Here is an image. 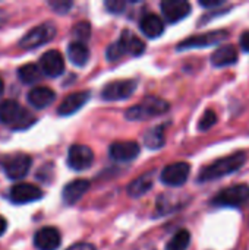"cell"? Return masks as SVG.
Returning <instances> with one entry per match:
<instances>
[{"label":"cell","mask_w":249,"mask_h":250,"mask_svg":"<svg viewBox=\"0 0 249 250\" xmlns=\"http://www.w3.org/2000/svg\"><path fill=\"white\" fill-rule=\"evenodd\" d=\"M245 161H247V155L244 152H236L229 157L220 158L200 171L198 182L205 183V182H211V180H217L225 176H229L238 171L245 164Z\"/></svg>","instance_id":"1"},{"label":"cell","mask_w":249,"mask_h":250,"mask_svg":"<svg viewBox=\"0 0 249 250\" xmlns=\"http://www.w3.org/2000/svg\"><path fill=\"white\" fill-rule=\"evenodd\" d=\"M0 123L13 130L28 129L35 123L34 116L15 100H4L0 103Z\"/></svg>","instance_id":"2"},{"label":"cell","mask_w":249,"mask_h":250,"mask_svg":"<svg viewBox=\"0 0 249 250\" xmlns=\"http://www.w3.org/2000/svg\"><path fill=\"white\" fill-rule=\"evenodd\" d=\"M166 111H169V103L166 100L154 97V95H148L139 104L128 108L125 116L128 120L138 122V120H147V119L164 114Z\"/></svg>","instance_id":"3"},{"label":"cell","mask_w":249,"mask_h":250,"mask_svg":"<svg viewBox=\"0 0 249 250\" xmlns=\"http://www.w3.org/2000/svg\"><path fill=\"white\" fill-rule=\"evenodd\" d=\"M56 35V26L51 22H44L28 31L19 41V47L23 50H32L50 42Z\"/></svg>","instance_id":"4"},{"label":"cell","mask_w":249,"mask_h":250,"mask_svg":"<svg viewBox=\"0 0 249 250\" xmlns=\"http://www.w3.org/2000/svg\"><path fill=\"white\" fill-rule=\"evenodd\" d=\"M249 201L248 185H236L227 189H223L213 198V204L216 207H232L239 208Z\"/></svg>","instance_id":"5"},{"label":"cell","mask_w":249,"mask_h":250,"mask_svg":"<svg viewBox=\"0 0 249 250\" xmlns=\"http://www.w3.org/2000/svg\"><path fill=\"white\" fill-rule=\"evenodd\" d=\"M31 167V157L22 152H16L13 155H9L3 161V170L4 174L10 180H19L23 179Z\"/></svg>","instance_id":"6"},{"label":"cell","mask_w":249,"mask_h":250,"mask_svg":"<svg viewBox=\"0 0 249 250\" xmlns=\"http://www.w3.org/2000/svg\"><path fill=\"white\" fill-rule=\"evenodd\" d=\"M226 38H227V31H223V29L211 31V32H205V34H201V35H194V37H189V38L183 40L182 42L178 44V50L204 48V47L220 44Z\"/></svg>","instance_id":"7"},{"label":"cell","mask_w":249,"mask_h":250,"mask_svg":"<svg viewBox=\"0 0 249 250\" xmlns=\"http://www.w3.org/2000/svg\"><path fill=\"white\" fill-rule=\"evenodd\" d=\"M136 91L135 81H113L107 83L101 91V98L106 101H122L129 98Z\"/></svg>","instance_id":"8"},{"label":"cell","mask_w":249,"mask_h":250,"mask_svg":"<svg viewBox=\"0 0 249 250\" xmlns=\"http://www.w3.org/2000/svg\"><path fill=\"white\" fill-rule=\"evenodd\" d=\"M94 161V152L87 145H72L68 151V166L75 171H84L91 167Z\"/></svg>","instance_id":"9"},{"label":"cell","mask_w":249,"mask_h":250,"mask_svg":"<svg viewBox=\"0 0 249 250\" xmlns=\"http://www.w3.org/2000/svg\"><path fill=\"white\" fill-rule=\"evenodd\" d=\"M191 173V166L188 163H173L163 168L160 179L166 186L179 188L186 183Z\"/></svg>","instance_id":"10"},{"label":"cell","mask_w":249,"mask_h":250,"mask_svg":"<svg viewBox=\"0 0 249 250\" xmlns=\"http://www.w3.org/2000/svg\"><path fill=\"white\" fill-rule=\"evenodd\" d=\"M43 190L31 183H18L15 186H12L10 192H9V199L13 204H31V202H37L43 198Z\"/></svg>","instance_id":"11"},{"label":"cell","mask_w":249,"mask_h":250,"mask_svg":"<svg viewBox=\"0 0 249 250\" xmlns=\"http://www.w3.org/2000/svg\"><path fill=\"white\" fill-rule=\"evenodd\" d=\"M40 69L45 76L57 78L65 72V59L60 51L48 50L40 59Z\"/></svg>","instance_id":"12"},{"label":"cell","mask_w":249,"mask_h":250,"mask_svg":"<svg viewBox=\"0 0 249 250\" xmlns=\"http://www.w3.org/2000/svg\"><path fill=\"white\" fill-rule=\"evenodd\" d=\"M141 152L139 144L134 141H122V142H113L109 148L110 157L117 163H129L134 161Z\"/></svg>","instance_id":"13"},{"label":"cell","mask_w":249,"mask_h":250,"mask_svg":"<svg viewBox=\"0 0 249 250\" xmlns=\"http://www.w3.org/2000/svg\"><path fill=\"white\" fill-rule=\"evenodd\" d=\"M161 12L169 23H176L191 13V4L185 0H164L161 1Z\"/></svg>","instance_id":"14"},{"label":"cell","mask_w":249,"mask_h":250,"mask_svg":"<svg viewBox=\"0 0 249 250\" xmlns=\"http://www.w3.org/2000/svg\"><path fill=\"white\" fill-rule=\"evenodd\" d=\"M62 243V236L54 227H43L34 236V246L37 250H56Z\"/></svg>","instance_id":"15"},{"label":"cell","mask_w":249,"mask_h":250,"mask_svg":"<svg viewBox=\"0 0 249 250\" xmlns=\"http://www.w3.org/2000/svg\"><path fill=\"white\" fill-rule=\"evenodd\" d=\"M90 100V92L88 91H79V92H72L69 94L59 105L57 108V114L68 117L73 113H76L78 110H81L87 101Z\"/></svg>","instance_id":"16"},{"label":"cell","mask_w":249,"mask_h":250,"mask_svg":"<svg viewBox=\"0 0 249 250\" xmlns=\"http://www.w3.org/2000/svg\"><path fill=\"white\" fill-rule=\"evenodd\" d=\"M26 100H28L29 105H32L34 108L43 110L54 103L56 92L48 86H35L28 92Z\"/></svg>","instance_id":"17"},{"label":"cell","mask_w":249,"mask_h":250,"mask_svg":"<svg viewBox=\"0 0 249 250\" xmlns=\"http://www.w3.org/2000/svg\"><path fill=\"white\" fill-rule=\"evenodd\" d=\"M90 189V182L85 180V179H76L70 183H68L65 188H63V192H62V198L65 201V204L68 205H73L76 204Z\"/></svg>","instance_id":"18"},{"label":"cell","mask_w":249,"mask_h":250,"mask_svg":"<svg viewBox=\"0 0 249 250\" xmlns=\"http://www.w3.org/2000/svg\"><path fill=\"white\" fill-rule=\"evenodd\" d=\"M139 29L142 34L148 38H157L163 34L164 31V22L163 19L156 15V13H147L141 22H139Z\"/></svg>","instance_id":"19"},{"label":"cell","mask_w":249,"mask_h":250,"mask_svg":"<svg viewBox=\"0 0 249 250\" xmlns=\"http://www.w3.org/2000/svg\"><path fill=\"white\" fill-rule=\"evenodd\" d=\"M238 62V50L235 45H222L211 54V63L217 67L232 66Z\"/></svg>","instance_id":"20"},{"label":"cell","mask_w":249,"mask_h":250,"mask_svg":"<svg viewBox=\"0 0 249 250\" xmlns=\"http://www.w3.org/2000/svg\"><path fill=\"white\" fill-rule=\"evenodd\" d=\"M154 185V177L153 173H145L139 177H136L132 183H129L128 186V195L132 196L134 199L144 196L145 193H148L151 190Z\"/></svg>","instance_id":"21"},{"label":"cell","mask_w":249,"mask_h":250,"mask_svg":"<svg viewBox=\"0 0 249 250\" xmlns=\"http://www.w3.org/2000/svg\"><path fill=\"white\" fill-rule=\"evenodd\" d=\"M125 50H126V54H131V56H141L144 51H145V44L141 38H138L135 34H132L131 31H123L122 32V37L119 40Z\"/></svg>","instance_id":"22"},{"label":"cell","mask_w":249,"mask_h":250,"mask_svg":"<svg viewBox=\"0 0 249 250\" xmlns=\"http://www.w3.org/2000/svg\"><path fill=\"white\" fill-rule=\"evenodd\" d=\"M68 57L69 60L78 66V67H82L88 63V59H90V50L88 47L84 44V42H70L69 47H68Z\"/></svg>","instance_id":"23"},{"label":"cell","mask_w":249,"mask_h":250,"mask_svg":"<svg viewBox=\"0 0 249 250\" xmlns=\"http://www.w3.org/2000/svg\"><path fill=\"white\" fill-rule=\"evenodd\" d=\"M144 144L150 149H160L166 144V136H164V129L163 126H156L150 129L145 136H144Z\"/></svg>","instance_id":"24"},{"label":"cell","mask_w":249,"mask_h":250,"mask_svg":"<svg viewBox=\"0 0 249 250\" xmlns=\"http://www.w3.org/2000/svg\"><path fill=\"white\" fill-rule=\"evenodd\" d=\"M41 69L40 66L34 64V63H26L22 64L18 69V78L23 82V83H35L41 79Z\"/></svg>","instance_id":"25"},{"label":"cell","mask_w":249,"mask_h":250,"mask_svg":"<svg viewBox=\"0 0 249 250\" xmlns=\"http://www.w3.org/2000/svg\"><path fill=\"white\" fill-rule=\"evenodd\" d=\"M191 243V234L188 230H179L167 243V250H186Z\"/></svg>","instance_id":"26"},{"label":"cell","mask_w":249,"mask_h":250,"mask_svg":"<svg viewBox=\"0 0 249 250\" xmlns=\"http://www.w3.org/2000/svg\"><path fill=\"white\" fill-rule=\"evenodd\" d=\"M72 35L75 37L76 42H84L90 40L91 35V26L88 22H78L73 28H72Z\"/></svg>","instance_id":"27"},{"label":"cell","mask_w":249,"mask_h":250,"mask_svg":"<svg viewBox=\"0 0 249 250\" xmlns=\"http://www.w3.org/2000/svg\"><path fill=\"white\" fill-rule=\"evenodd\" d=\"M216 123H217V114H216V111L214 110H205V113L203 114V117H201V120L198 123V129L205 132V130L211 129Z\"/></svg>","instance_id":"28"},{"label":"cell","mask_w":249,"mask_h":250,"mask_svg":"<svg viewBox=\"0 0 249 250\" xmlns=\"http://www.w3.org/2000/svg\"><path fill=\"white\" fill-rule=\"evenodd\" d=\"M126 54V50H125V47H123V44L120 42V41H116V42H113V44H110L109 47H107V51H106V56H107V59L110 60V62H114V60H119L122 56H125Z\"/></svg>","instance_id":"29"},{"label":"cell","mask_w":249,"mask_h":250,"mask_svg":"<svg viewBox=\"0 0 249 250\" xmlns=\"http://www.w3.org/2000/svg\"><path fill=\"white\" fill-rule=\"evenodd\" d=\"M48 6L57 12V13H68L69 9L72 7V1H68V0H54V1H48Z\"/></svg>","instance_id":"30"},{"label":"cell","mask_w":249,"mask_h":250,"mask_svg":"<svg viewBox=\"0 0 249 250\" xmlns=\"http://www.w3.org/2000/svg\"><path fill=\"white\" fill-rule=\"evenodd\" d=\"M125 7H126V1H123V0H107L106 1V9L114 15L122 13L125 10Z\"/></svg>","instance_id":"31"},{"label":"cell","mask_w":249,"mask_h":250,"mask_svg":"<svg viewBox=\"0 0 249 250\" xmlns=\"http://www.w3.org/2000/svg\"><path fill=\"white\" fill-rule=\"evenodd\" d=\"M200 4L204 6V7H217V6H222L223 4V0H200Z\"/></svg>","instance_id":"32"},{"label":"cell","mask_w":249,"mask_h":250,"mask_svg":"<svg viewBox=\"0 0 249 250\" xmlns=\"http://www.w3.org/2000/svg\"><path fill=\"white\" fill-rule=\"evenodd\" d=\"M239 44H241V47H242L244 51H248L249 53V31H245V32L241 35Z\"/></svg>","instance_id":"33"},{"label":"cell","mask_w":249,"mask_h":250,"mask_svg":"<svg viewBox=\"0 0 249 250\" xmlns=\"http://www.w3.org/2000/svg\"><path fill=\"white\" fill-rule=\"evenodd\" d=\"M66 250H95V248L90 243H76V245H72L69 249Z\"/></svg>","instance_id":"34"},{"label":"cell","mask_w":249,"mask_h":250,"mask_svg":"<svg viewBox=\"0 0 249 250\" xmlns=\"http://www.w3.org/2000/svg\"><path fill=\"white\" fill-rule=\"evenodd\" d=\"M6 229H7V221L4 220V217L0 215V237L3 236V233L6 231Z\"/></svg>","instance_id":"35"},{"label":"cell","mask_w":249,"mask_h":250,"mask_svg":"<svg viewBox=\"0 0 249 250\" xmlns=\"http://www.w3.org/2000/svg\"><path fill=\"white\" fill-rule=\"evenodd\" d=\"M3 91H4V82H3V79L0 76V95L3 94Z\"/></svg>","instance_id":"36"}]
</instances>
